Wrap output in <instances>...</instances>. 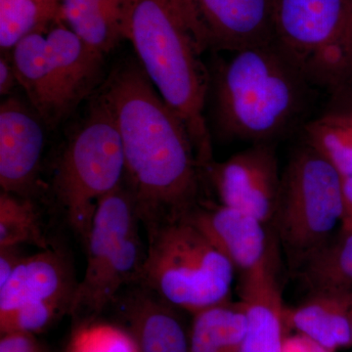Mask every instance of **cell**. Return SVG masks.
<instances>
[{"label": "cell", "mask_w": 352, "mask_h": 352, "mask_svg": "<svg viewBox=\"0 0 352 352\" xmlns=\"http://www.w3.org/2000/svg\"><path fill=\"white\" fill-rule=\"evenodd\" d=\"M100 91L119 129L126 185L146 231L186 217L199 205L201 168L182 120L139 63L113 69Z\"/></svg>", "instance_id": "obj_1"}, {"label": "cell", "mask_w": 352, "mask_h": 352, "mask_svg": "<svg viewBox=\"0 0 352 352\" xmlns=\"http://www.w3.org/2000/svg\"><path fill=\"white\" fill-rule=\"evenodd\" d=\"M207 67L210 134L222 141L276 143L309 120L319 87L276 39L212 54Z\"/></svg>", "instance_id": "obj_2"}, {"label": "cell", "mask_w": 352, "mask_h": 352, "mask_svg": "<svg viewBox=\"0 0 352 352\" xmlns=\"http://www.w3.org/2000/svg\"><path fill=\"white\" fill-rule=\"evenodd\" d=\"M122 38L188 131L201 170L214 161L206 118L207 65L171 0H124Z\"/></svg>", "instance_id": "obj_3"}, {"label": "cell", "mask_w": 352, "mask_h": 352, "mask_svg": "<svg viewBox=\"0 0 352 352\" xmlns=\"http://www.w3.org/2000/svg\"><path fill=\"white\" fill-rule=\"evenodd\" d=\"M147 236L139 283L193 315L230 300L235 268L188 219L162 224Z\"/></svg>", "instance_id": "obj_4"}, {"label": "cell", "mask_w": 352, "mask_h": 352, "mask_svg": "<svg viewBox=\"0 0 352 352\" xmlns=\"http://www.w3.org/2000/svg\"><path fill=\"white\" fill-rule=\"evenodd\" d=\"M18 82L44 124L56 127L98 87L105 55L58 21L11 51Z\"/></svg>", "instance_id": "obj_5"}, {"label": "cell", "mask_w": 352, "mask_h": 352, "mask_svg": "<svg viewBox=\"0 0 352 352\" xmlns=\"http://www.w3.org/2000/svg\"><path fill=\"white\" fill-rule=\"evenodd\" d=\"M69 136L54 176L69 223L87 242L98 204L126 180L122 138L100 90Z\"/></svg>", "instance_id": "obj_6"}, {"label": "cell", "mask_w": 352, "mask_h": 352, "mask_svg": "<svg viewBox=\"0 0 352 352\" xmlns=\"http://www.w3.org/2000/svg\"><path fill=\"white\" fill-rule=\"evenodd\" d=\"M139 223L133 198L124 182L102 199L85 242V275L76 284L69 314L96 316L112 305L122 289L139 283L147 252Z\"/></svg>", "instance_id": "obj_7"}, {"label": "cell", "mask_w": 352, "mask_h": 352, "mask_svg": "<svg viewBox=\"0 0 352 352\" xmlns=\"http://www.w3.org/2000/svg\"><path fill=\"white\" fill-rule=\"evenodd\" d=\"M342 212V176L305 140L281 175L273 219L289 261L302 264L327 243Z\"/></svg>", "instance_id": "obj_8"}, {"label": "cell", "mask_w": 352, "mask_h": 352, "mask_svg": "<svg viewBox=\"0 0 352 352\" xmlns=\"http://www.w3.org/2000/svg\"><path fill=\"white\" fill-rule=\"evenodd\" d=\"M201 55L275 39L272 0H171Z\"/></svg>", "instance_id": "obj_9"}, {"label": "cell", "mask_w": 352, "mask_h": 352, "mask_svg": "<svg viewBox=\"0 0 352 352\" xmlns=\"http://www.w3.org/2000/svg\"><path fill=\"white\" fill-rule=\"evenodd\" d=\"M275 148L276 143L252 144L201 170L221 205L247 212L265 224L273 221L281 185Z\"/></svg>", "instance_id": "obj_10"}, {"label": "cell", "mask_w": 352, "mask_h": 352, "mask_svg": "<svg viewBox=\"0 0 352 352\" xmlns=\"http://www.w3.org/2000/svg\"><path fill=\"white\" fill-rule=\"evenodd\" d=\"M43 120L16 97L0 106V185L2 191L24 198L34 190L43 156Z\"/></svg>", "instance_id": "obj_11"}, {"label": "cell", "mask_w": 352, "mask_h": 352, "mask_svg": "<svg viewBox=\"0 0 352 352\" xmlns=\"http://www.w3.org/2000/svg\"><path fill=\"white\" fill-rule=\"evenodd\" d=\"M184 217L200 229L243 275L275 263L267 224L256 217L221 204H199Z\"/></svg>", "instance_id": "obj_12"}, {"label": "cell", "mask_w": 352, "mask_h": 352, "mask_svg": "<svg viewBox=\"0 0 352 352\" xmlns=\"http://www.w3.org/2000/svg\"><path fill=\"white\" fill-rule=\"evenodd\" d=\"M352 13V0H272L275 39L305 64L336 41Z\"/></svg>", "instance_id": "obj_13"}, {"label": "cell", "mask_w": 352, "mask_h": 352, "mask_svg": "<svg viewBox=\"0 0 352 352\" xmlns=\"http://www.w3.org/2000/svg\"><path fill=\"white\" fill-rule=\"evenodd\" d=\"M129 324L131 335L140 352H190L187 331L179 308L141 283L126 287L115 298Z\"/></svg>", "instance_id": "obj_14"}, {"label": "cell", "mask_w": 352, "mask_h": 352, "mask_svg": "<svg viewBox=\"0 0 352 352\" xmlns=\"http://www.w3.org/2000/svg\"><path fill=\"white\" fill-rule=\"evenodd\" d=\"M76 284L71 267L58 250H43L22 259L0 287V315L30 303L64 302L71 305Z\"/></svg>", "instance_id": "obj_15"}, {"label": "cell", "mask_w": 352, "mask_h": 352, "mask_svg": "<svg viewBox=\"0 0 352 352\" xmlns=\"http://www.w3.org/2000/svg\"><path fill=\"white\" fill-rule=\"evenodd\" d=\"M241 302L247 315L241 352H283L285 307L275 263L243 275Z\"/></svg>", "instance_id": "obj_16"}, {"label": "cell", "mask_w": 352, "mask_h": 352, "mask_svg": "<svg viewBox=\"0 0 352 352\" xmlns=\"http://www.w3.org/2000/svg\"><path fill=\"white\" fill-rule=\"evenodd\" d=\"M284 322L330 352L352 346L349 294L314 292L302 305L285 307Z\"/></svg>", "instance_id": "obj_17"}, {"label": "cell", "mask_w": 352, "mask_h": 352, "mask_svg": "<svg viewBox=\"0 0 352 352\" xmlns=\"http://www.w3.org/2000/svg\"><path fill=\"white\" fill-rule=\"evenodd\" d=\"M124 0H61V19L90 47L108 54L122 38Z\"/></svg>", "instance_id": "obj_18"}, {"label": "cell", "mask_w": 352, "mask_h": 352, "mask_svg": "<svg viewBox=\"0 0 352 352\" xmlns=\"http://www.w3.org/2000/svg\"><path fill=\"white\" fill-rule=\"evenodd\" d=\"M247 329L242 302L231 300L194 314L190 352H241Z\"/></svg>", "instance_id": "obj_19"}, {"label": "cell", "mask_w": 352, "mask_h": 352, "mask_svg": "<svg viewBox=\"0 0 352 352\" xmlns=\"http://www.w3.org/2000/svg\"><path fill=\"white\" fill-rule=\"evenodd\" d=\"M303 276L314 292L351 294L352 292V231L319 248L302 264Z\"/></svg>", "instance_id": "obj_20"}, {"label": "cell", "mask_w": 352, "mask_h": 352, "mask_svg": "<svg viewBox=\"0 0 352 352\" xmlns=\"http://www.w3.org/2000/svg\"><path fill=\"white\" fill-rule=\"evenodd\" d=\"M305 140L316 148L342 177L352 176V118L326 110L302 129Z\"/></svg>", "instance_id": "obj_21"}, {"label": "cell", "mask_w": 352, "mask_h": 352, "mask_svg": "<svg viewBox=\"0 0 352 352\" xmlns=\"http://www.w3.org/2000/svg\"><path fill=\"white\" fill-rule=\"evenodd\" d=\"M61 19L60 6L39 0H0V46L12 51L27 36Z\"/></svg>", "instance_id": "obj_22"}, {"label": "cell", "mask_w": 352, "mask_h": 352, "mask_svg": "<svg viewBox=\"0 0 352 352\" xmlns=\"http://www.w3.org/2000/svg\"><path fill=\"white\" fill-rule=\"evenodd\" d=\"M31 244L41 250L50 244L41 228L38 212L30 198L0 194V248Z\"/></svg>", "instance_id": "obj_23"}, {"label": "cell", "mask_w": 352, "mask_h": 352, "mask_svg": "<svg viewBox=\"0 0 352 352\" xmlns=\"http://www.w3.org/2000/svg\"><path fill=\"white\" fill-rule=\"evenodd\" d=\"M69 352H140L131 333L108 324H95L76 331Z\"/></svg>", "instance_id": "obj_24"}, {"label": "cell", "mask_w": 352, "mask_h": 352, "mask_svg": "<svg viewBox=\"0 0 352 352\" xmlns=\"http://www.w3.org/2000/svg\"><path fill=\"white\" fill-rule=\"evenodd\" d=\"M69 303L64 302H43L23 305L0 315L1 335L12 333H34L48 327L58 314L67 308Z\"/></svg>", "instance_id": "obj_25"}, {"label": "cell", "mask_w": 352, "mask_h": 352, "mask_svg": "<svg viewBox=\"0 0 352 352\" xmlns=\"http://www.w3.org/2000/svg\"><path fill=\"white\" fill-rule=\"evenodd\" d=\"M0 352H41L32 333H12L2 335Z\"/></svg>", "instance_id": "obj_26"}, {"label": "cell", "mask_w": 352, "mask_h": 352, "mask_svg": "<svg viewBox=\"0 0 352 352\" xmlns=\"http://www.w3.org/2000/svg\"><path fill=\"white\" fill-rule=\"evenodd\" d=\"M24 258L21 254L19 245L0 248V287L8 281L14 270Z\"/></svg>", "instance_id": "obj_27"}, {"label": "cell", "mask_w": 352, "mask_h": 352, "mask_svg": "<svg viewBox=\"0 0 352 352\" xmlns=\"http://www.w3.org/2000/svg\"><path fill=\"white\" fill-rule=\"evenodd\" d=\"M283 352H330L300 333L285 338Z\"/></svg>", "instance_id": "obj_28"}, {"label": "cell", "mask_w": 352, "mask_h": 352, "mask_svg": "<svg viewBox=\"0 0 352 352\" xmlns=\"http://www.w3.org/2000/svg\"><path fill=\"white\" fill-rule=\"evenodd\" d=\"M19 85L11 58L2 55L0 59V94L7 95L16 85Z\"/></svg>", "instance_id": "obj_29"}, {"label": "cell", "mask_w": 352, "mask_h": 352, "mask_svg": "<svg viewBox=\"0 0 352 352\" xmlns=\"http://www.w3.org/2000/svg\"><path fill=\"white\" fill-rule=\"evenodd\" d=\"M342 204L344 212L340 227L342 231H352V176L342 177Z\"/></svg>", "instance_id": "obj_30"}, {"label": "cell", "mask_w": 352, "mask_h": 352, "mask_svg": "<svg viewBox=\"0 0 352 352\" xmlns=\"http://www.w3.org/2000/svg\"><path fill=\"white\" fill-rule=\"evenodd\" d=\"M39 1L45 2V3L53 4V6H60L61 0H39Z\"/></svg>", "instance_id": "obj_31"}, {"label": "cell", "mask_w": 352, "mask_h": 352, "mask_svg": "<svg viewBox=\"0 0 352 352\" xmlns=\"http://www.w3.org/2000/svg\"><path fill=\"white\" fill-rule=\"evenodd\" d=\"M349 314H351V333H352V292L349 294Z\"/></svg>", "instance_id": "obj_32"}]
</instances>
